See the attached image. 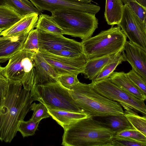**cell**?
Here are the masks:
<instances>
[{"mask_svg": "<svg viewBox=\"0 0 146 146\" xmlns=\"http://www.w3.org/2000/svg\"><path fill=\"white\" fill-rule=\"evenodd\" d=\"M7 92L0 106V141L11 142L20 122L24 120L33 101L30 91L20 82L9 81Z\"/></svg>", "mask_w": 146, "mask_h": 146, "instance_id": "1", "label": "cell"}, {"mask_svg": "<svg viewBox=\"0 0 146 146\" xmlns=\"http://www.w3.org/2000/svg\"><path fill=\"white\" fill-rule=\"evenodd\" d=\"M64 146H111L114 133L100 121L90 117L64 129Z\"/></svg>", "mask_w": 146, "mask_h": 146, "instance_id": "2", "label": "cell"}, {"mask_svg": "<svg viewBox=\"0 0 146 146\" xmlns=\"http://www.w3.org/2000/svg\"><path fill=\"white\" fill-rule=\"evenodd\" d=\"M69 91L78 107L92 117L123 114L124 110L118 102L99 94L91 83L80 82Z\"/></svg>", "mask_w": 146, "mask_h": 146, "instance_id": "3", "label": "cell"}, {"mask_svg": "<svg viewBox=\"0 0 146 146\" xmlns=\"http://www.w3.org/2000/svg\"><path fill=\"white\" fill-rule=\"evenodd\" d=\"M53 20L63 35L80 38L82 41L91 37L98 28L95 14L74 9L54 10L51 12Z\"/></svg>", "mask_w": 146, "mask_h": 146, "instance_id": "4", "label": "cell"}, {"mask_svg": "<svg viewBox=\"0 0 146 146\" xmlns=\"http://www.w3.org/2000/svg\"><path fill=\"white\" fill-rule=\"evenodd\" d=\"M112 27L81 42L88 60L106 56L121 52L127 36L120 27Z\"/></svg>", "mask_w": 146, "mask_h": 146, "instance_id": "5", "label": "cell"}, {"mask_svg": "<svg viewBox=\"0 0 146 146\" xmlns=\"http://www.w3.org/2000/svg\"><path fill=\"white\" fill-rule=\"evenodd\" d=\"M69 91L57 81L36 86L30 93L33 101L42 103L48 109L84 112L76 105Z\"/></svg>", "mask_w": 146, "mask_h": 146, "instance_id": "6", "label": "cell"}, {"mask_svg": "<svg viewBox=\"0 0 146 146\" xmlns=\"http://www.w3.org/2000/svg\"><path fill=\"white\" fill-rule=\"evenodd\" d=\"M36 54L22 49L11 57L5 67L9 81L20 82L24 89L30 91L34 86Z\"/></svg>", "mask_w": 146, "mask_h": 146, "instance_id": "7", "label": "cell"}, {"mask_svg": "<svg viewBox=\"0 0 146 146\" xmlns=\"http://www.w3.org/2000/svg\"><path fill=\"white\" fill-rule=\"evenodd\" d=\"M93 88L99 94L111 100L118 102L125 110L131 109L146 115L144 101L127 93L114 84L109 78L91 83Z\"/></svg>", "mask_w": 146, "mask_h": 146, "instance_id": "8", "label": "cell"}, {"mask_svg": "<svg viewBox=\"0 0 146 146\" xmlns=\"http://www.w3.org/2000/svg\"><path fill=\"white\" fill-rule=\"evenodd\" d=\"M117 25L130 42L146 50V28L126 5H124L121 19Z\"/></svg>", "mask_w": 146, "mask_h": 146, "instance_id": "9", "label": "cell"}, {"mask_svg": "<svg viewBox=\"0 0 146 146\" xmlns=\"http://www.w3.org/2000/svg\"><path fill=\"white\" fill-rule=\"evenodd\" d=\"M38 52L58 75L68 74L78 75L82 73L88 60L84 54L77 58H68L41 50Z\"/></svg>", "mask_w": 146, "mask_h": 146, "instance_id": "10", "label": "cell"}, {"mask_svg": "<svg viewBox=\"0 0 146 146\" xmlns=\"http://www.w3.org/2000/svg\"><path fill=\"white\" fill-rule=\"evenodd\" d=\"M38 31L39 50L49 52L68 50L84 53L81 42L63 35Z\"/></svg>", "mask_w": 146, "mask_h": 146, "instance_id": "11", "label": "cell"}, {"mask_svg": "<svg viewBox=\"0 0 146 146\" xmlns=\"http://www.w3.org/2000/svg\"><path fill=\"white\" fill-rule=\"evenodd\" d=\"M40 13L44 11L50 12L57 10L74 9L96 14L100 7L91 3L68 0H29Z\"/></svg>", "mask_w": 146, "mask_h": 146, "instance_id": "12", "label": "cell"}, {"mask_svg": "<svg viewBox=\"0 0 146 146\" xmlns=\"http://www.w3.org/2000/svg\"><path fill=\"white\" fill-rule=\"evenodd\" d=\"M121 53L124 61H127L132 69L146 80V50L126 40Z\"/></svg>", "mask_w": 146, "mask_h": 146, "instance_id": "13", "label": "cell"}, {"mask_svg": "<svg viewBox=\"0 0 146 146\" xmlns=\"http://www.w3.org/2000/svg\"><path fill=\"white\" fill-rule=\"evenodd\" d=\"M28 34L0 37V64L9 60L22 49Z\"/></svg>", "mask_w": 146, "mask_h": 146, "instance_id": "14", "label": "cell"}, {"mask_svg": "<svg viewBox=\"0 0 146 146\" xmlns=\"http://www.w3.org/2000/svg\"><path fill=\"white\" fill-rule=\"evenodd\" d=\"M35 63L36 76L33 87L38 85L57 81L56 78L58 75L39 52L35 55Z\"/></svg>", "mask_w": 146, "mask_h": 146, "instance_id": "15", "label": "cell"}, {"mask_svg": "<svg viewBox=\"0 0 146 146\" xmlns=\"http://www.w3.org/2000/svg\"><path fill=\"white\" fill-rule=\"evenodd\" d=\"M39 15L36 13H32L23 16L11 27L3 31L0 36H12L29 34L36 27Z\"/></svg>", "mask_w": 146, "mask_h": 146, "instance_id": "16", "label": "cell"}, {"mask_svg": "<svg viewBox=\"0 0 146 146\" xmlns=\"http://www.w3.org/2000/svg\"><path fill=\"white\" fill-rule=\"evenodd\" d=\"M120 88L141 100L145 101L146 95L136 86L123 72H113L108 77Z\"/></svg>", "mask_w": 146, "mask_h": 146, "instance_id": "17", "label": "cell"}, {"mask_svg": "<svg viewBox=\"0 0 146 146\" xmlns=\"http://www.w3.org/2000/svg\"><path fill=\"white\" fill-rule=\"evenodd\" d=\"M47 109L50 116L63 129L80 120L91 117L84 112Z\"/></svg>", "mask_w": 146, "mask_h": 146, "instance_id": "18", "label": "cell"}, {"mask_svg": "<svg viewBox=\"0 0 146 146\" xmlns=\"http://www.w3.org/2000/svg\"><path fill=\"white\" fill-rule=\"evenodd\" d=\"M121 52L106 56L88 59L82 73L85 78L93 80L104 67L115 59Z\"/></svg>", "mask_w": 146, "mask_h": 146, "instance_id": "19", "label": "cell"}, {"mask_svg": "<svg viewBox=\"0 0 146 146\" xmlns=\"http://www.w3.org/2000/svg\"><path fill=\"white\" fill-rule=\"evenodd\" d=\"M124 5L121 0H106L104 17L108 24L113 26L120 22Z\"/></svg>", "mask_w": 146, "mask_h": 146, "instance_id": "20", "label": "cell"}, {"mask_svg": "<svg viewBox=\"0 0 146 146\" xmlns=\"http://www.w3.org/2000/svg\"><path fill=\"white\" fill-rule=\"evenodd\" d=\"M98 120L110 129L115 133L125 130L133 128L123 114L99 117Z\"/></svg>", "mask_w": 146, "mask_h": 146, "instance_id": "21", "label": "cell"}, {"mask_svg": "<svg viewBox=\"0 0 146 146\" xmlns=\"http://www.w3.org/2000/svg\"><path fill=\"white\" fill-rule=\"evenodd\" d=\"M23 16L18 14L7 4L0 6V29L3 31L9 28Z\"/></svg>", "mask_w": 146, "mask_h": 146, "instance_id": "22", "label": "cell"}, {"mask_svg": "<svg viewBox=\"0 0 146 146\" xmlns=\"http://www.w3.org/2000/svg\"><path fill=\"white\" fill-rule=\"evenodd\" d=\"M36 28L39 31L63 35L61 29L48 15L41 13L39 15Z\"/></svg>", "mask_w": 146, "mask_h": 146, "instance_id": "23", "label": "cell"}, {"mask_svg": "<svg viewBox=\"0 0 146 146\" xmlns=\"http://www.w3.org/2000/svg\"><path fill=\"white\" fill-rule=\"evenodd\" d=\"M123 115L133 128L139 131L146 136V116H140L131 109L125 110Z\"/></svg>", "mask_w": 146, "mask_h": 146, "instance_id": "24", "label": "cell"}, {"mask_svg": "<svg viewBox=\"0 0 146 146\" xmlns=\"http://www.w3.org/2000/svg\"><path fill=\"white\" fill-rule=\"evenodd\" d=\"M123 61H124V58L121 52L115 59L104 67L92 81H98L108 78L117 67Z\"/></svg>", "mask_w": 146, "mask_h": 146, "instance_id": "25", "label": "cell"}, {"mask_svg": "<svg viewBox=\"0 0 146 146\" xmlns=\"http://www.w3.org/2000/svg\"><path fill=\"white\" fill-rule=\"evenodd\" d=\"M7 4L22 16L32 13H40L34 7L31 6L21 0H7Z\"/></svg>", "mask_w": 146, "mask_h": 146, "instance_id": "26", "label": "cell"}, {"mask_svg": "<svg viewBox=\"0 0 146 146\" xmlns=\"http://www.w3.org/2000/svg\"><path fill=\"white\" fill-rule=\"evenodd\" d=\"M22 49L36 54L38 52L39 32L37 29H33L29 33Z\"/></svg>", "mask_w": 146, "mask_h": 146, "instance_id": "27", "label": "cell"}, {"mask_svg": "<svg viewBox=\"0 0 146 146\" xmlns=\"http://www.w3.org/2000/svg\"><path fill=\"white\" fill-rule=\"evenodd\" d=\"M124 5H127L138 17L144 28H146V8L136 0H121Z\"/></svg>", "mask_w": 146, "mask_h": 146, "instance_id": "28", "label": "cell"}, {"mask_svg": "<svg viewBox=\"0 0 146 146\" xmlns=\"http://www.w3.org/2000/svg\"><path fill=\"white\" fill-rule=\"evenodd\" d=\"M40 121L31 119L27 121H22L20 122L17 131L21 133L23 137L33 135L37 129Z\"/></svg>", "mask_w": 146, "mask_h": 146, "instance_id": "29", "label": "cell"}, {"mask_svg": "<svg viewBox=\"0 0 146 146\" xmlns=\"http://www.w3.org/2000/svg\"><path fill=\"white\" fill-rule=\"evenodd\" d=\"M31 110L33 111L31 119L36 121H40L43 119L50 117L46 106L42 103H34L31 104Z\"/></svg>", "mask_w": 146, "mask_h": 146, "instance_id": "30", "label": "cell"}, {"mask_svg": "<svg viewBox=\"0 0 146 146\" xmlns=\"http://www.w3.org/2000/svg\"><path fill=\"white\" fill-rule=\"evenodd\" d=\"M77 76L73 74L59 75L56 78V80L63 87L70 90L80 82Z\"/></svg>", "mask_w": 146, "mask_h": 146, "instance_id": "31", "label": "cell"}, {"mask_svg": "<svg viewBox=\"0 0 146 146\" xmlns=\"http://www.w3.org/2000/svg\"><path fill=\"white\" fill-rule=\"evenodd\" d=\"M146 143L135 140L131 138L114 135L111 146H145Z\"/></svg>", "mask_w": 146, "mask_h": 146, "instance_id": "32", "label": "cell"}, {"mask_svg": "<svg viewBox=\"0 0 146 146\" xmlns=\"http://www.w3.org/2000/svg\"><path fill=\"white\" fill-rule=\"evenodd\" d=\"M114 135L128 137L137 141L146 143V136L133 128L125 130L116 133Z\"/></svg>", "mask_w": 146, "mask_h": 146, "instance_id": "33", "label": "cell"}, {"mask_svg": "<svg viewBox=\"0 0 146 146\" xmlns=\"http://www.w3.org/2000/svg\"><path fill=\"white\" fill-rule=\"evenodd\" d=\"M126 74L131 82L146 95V80L132 69L128 72L126 73Z\"/></svg>", "mask_w": 146, "mask_h": 146, "instance_id": "34", "label": "cell"}, {"mask_svg": "<svg viewBox=\"0 0 146 146\" xmlns=\"http://www.w3.org/2000/svg\"><path fill=\"white\" fill-rule=\"evenodd\" d=\"M9 82L5 74V67L0 65V106L7 92Z\"/></svg>", "mask_w": 146, "mask_h": 146, "instance_id": "35", "label": "cell"}, {"mask_svg": "<svg viewBox=\"0 0 146 146\" xmlns=\"http://www.w3.org/2000/svg\"><path fill=\"white\" fill-rule=\"evenodd\" d=\"M49 53L57 56L68 58H77L84 54L78 52L68 50H61Z\"/></svg>", "mask_w": 146, "mask_h": 146, "instance_id": "36", "label": "cell"}, {"mask_svg": "<svg viewBox=\"0 0 146 146\" xmlns=\"http://www.w3.org/2000/svg\"><path fill=\"white\" fill-rule=\"evenodd\" d=\"M141 5L146 8V0H136Z\"/></svg>", "mask_w": 146, "mask_h": 146, "instance_id": "37", "label": "cell"}, {"mask_svg": "<svg viewBox=\"0 0 146 146\" xmlns=\"http://www.w3.org/2000/svg\"><path fill=\"white\" fill-rule=\"evenodd\" d=\"M82 2L86 3H91L92 0H68Z\"/></svg>", "mask_w": 146, "mask_h": 146, "instance_id": "38", "label": "cell"}, {"mask_svg": "<svg viewBox=\"0 0 146 146\" xmlns=\"http://www.w3.org/2000/svg\"><path fill=\"white\" fill-rule=\"evenodd\" d=\"M23 2L27 4L32 7H34L33 5L28 0H21Z\"/></svg>", "mask_w": 146, "mask_h": 146, "instance_id": "39", "label": "cell"}, {"mask_svg": "<svg viewBox=\"0 0 146 146\" xmlns=\"http://www.w3.org/2000/svg\"><path fill=\"white\" fill-rule=\"evenodd\" d=\"M7 5V0H0V6H3Z\"/></svg>", "mask_w": 146, "mask_h": 146, "instance_id": "40", "label": "cell"}, {"mask_svg": "<svg viewBox=\"0 0 146 146\" xmlns=\"http://www.w3.org/2000/svg\"><path fill=\"white\" fill-rule=\"evenodd\" d=\"M3 30H1V29H0V34L1 33V32L3 31Z\"/></svg>", "mask_w": 146, "mask_h": 146, "instance_id": "41", "label": "cell"}]
</instances>
